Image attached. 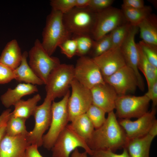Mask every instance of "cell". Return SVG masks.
<instances>
[{"label":"cell","instance_id":"obj_1","mask_svg":"<svg viewBox=\"0 0 157 157\" xmlns=\"http://www.w3.org/2000/svg\"><path fill=\"white\" fill-rule=\"evenodd\" d=\"M129 140L113 111L108 113L104 123L95 129L87 143L92 151L109 150L114 152L126 148Z\"/></svg>","mask_w":157,"mask_h":157},{"label":"cell","instance_id":"obj_2","mask_svg":"<svg viewBox=\"0 0 157 157\" xmlns=\"http://www.w3.org/2000/svg\"><path fill=\"white\" fill-rule=\"evenodd\" d=\"M63 16L60 12L52 9L47 18L42 32L41 44L50 56L63 42L70 38L72 35L64 24Z\"/></svg>","mask_w":157,"mask_h":157},{"label":"cell","instance_id":"obj_3","mask_svg":"<svg viewBox=\"0 0 157 157\" xmlns=\"http://www.w3.org/2000/svg\"><path fill=\"white\" fill-rule=\"evenodd\" d=\"M70 95L69 90L61 100L52 101L51 124L48 132L42 138V145L48 150L51 149L59 135L69 122L67 105Z\"/></svg>","mask_w":157,"mask_h":157},{"label":"cell","instance_id":"obj_4","mask_svg":"<svg viewBox=\"0 0 157 157\" xmlns=\"http://www.w3.org/2000/svg\"><path fill=\"white\" fill-rule=\"evenodd\" d=\"M74 70L73 65L61 63L52 70L45 84L46 96L53 101L64 96L74 78Z\"/></svg>","mask_w":157,"mask_h":157},{"label":"cell","instance_id":"obj_5","mask_svg":"<svg viewBox=\"0 0 157 157\" xmlns=\"http://www.w3.org/2000/svg\"><path fill=\"white\" fill-rule=\"evenodd\" d=\"M28 56L29 66L44 84L51 72L60 64L58 58L48 54L38 39L28 53Z\"/></svg>","mask_w":157,"mask_h":157},{"label":"cell","instance_id":"obj_6","mask_svg":"<svg viewBox=\"0 0 157 157\" xmlns=\"http://www.w3.org/2000/svg\"><path fill=\"white\" fill-rule=\"evenodd\" d=\"M95 16L96 13L87 8H79L75 7L63 14V21L66 28L71 34L91 35Z\"/></svg>","mask_w":157,"mask_h":157},{"label":"cell","instance_id":"obj_7","mask_svg":"<svg viewBox=\"0 0 157 157\" xmlns=\"http://www.w3.org/2000/svg\"><path fill=\"white\" fill-rule=\"evenodd\" d=\"M80 147L91 156L93 151L85 140L79 136L67 124L59 135L51 149L53 157H70L72 152Z\"/></svg>","mask_w":157,"mask_h":157},{"label":"cell","instance_id":"obj_8","mask_svg":"<svg viewBox=\"0 0 157 157\" xmlns=\"http://www.w3.org/2000/svg\"><path fill=\"white\" fill-rule=\"evenodd\" d=\"M150 101L144 94L118 95L115 102L116 115L120 119L138 118L148 111Z\"/></svg>","mask_w":157,"mask_h":157},{"label":"cell","instance_id":"obj_9","mask_svg":"<svg viewBox=\"0 0 157 157\" xmlns=\"http://www.w3.org/2000/svg\"><path fill=\"white\" fill-rule=\"evenodd\" d=\"M126 22L122 9L111 6L96 13L91 35L94 40H97Z\"/></svg>","mask_w":157,"mask_h":157},{"label":"cell","instance_id":"obj_10","mask_svg":"<svg viewBox=\"0 0 157 157\" xmlns=\"http://www.w3.org/2000/svg\"><path fill=\"white\" fill-rule=\"evenodd\" d=\"M53 101L46 96L43 103L37 106L33 113L35 125L33 130L27 135L29 142L38 147L42 145V138L45 131L49 128L51 120V105Z\"/></svg>","mask_w":157,"mask_h":157},{"label":"cell","instance_id":"obj_11","mask_svg":"<svg viewBox=\"0 0 157 157\" xmlns=\"http://www.w3.org/2000/svg\"><path fill=\"white\" fill-rule=\"evenodd\" d=\"M70 87L72 93L67 102L69 121L71 122L77 117L86 113L92 104L90 90L83 85L74 78Z\"/></svg>","mask_w":157,"mask_h":157},{"label":"cell","instance_id":"obj_12","mask_svg":"<svg viewBox=\"0 0 157 157\" xmlns=\"http://www.w3.org/2000/svg\"><path fill=\"white\" fill-rule=\"evenodd\" d=\"M74 78L90 90L95 86L105 83L100 69L92 58L81 57L74 66Z\"/></svg>","mask_w":157,"mask_h":157},{"label":"cell","instance_id":"obj_13","mask_svg":"<svg viewBox=\"0 0 157 157\" xmlns=\"http://www.w3.org/2000/svg\"><path fill=\"white\" fill-rule=\"evenodd\" d=\"M105 82L111 86L118 95L133 92L138 88L136 76L133 70L126 65L112 75L103 77Z\"/></svg>","mask_w":157,"mask_h":157},{"label":"cell","instance_id":"obj_14","mask_svg":"<svg viewBox=\"0 0 157 157\" xmlns=\"http://www.w3.org/2000/svg\"><path fill=\"white\" fill-rule=\"evenodd\" d=\"M139 31L138 26H131L128 35L120 48L126 64L131 68L135 73L138 81V88L142 91L144 90L143 78L138 67V51L135 37Z\"/></svg>","mask_w":157,"mask_h":157},{"label":"cell","instance_id":"obj_15","mask_svg":"<svg viewBox=\"0 0 157 157\" xmlns=\"http://www.w3.org/2000/svg\"><path fill=\"white\" fill-rule=\"evenodd\" d=\"M156 107L134 121L128 119H120L119 123L124 129L129 140L141 137L148 134L156 119Z\"/></svg>","mask_w":157,"mask_h":157},{"label":"cell","instance_id":"obj_16","mask_svg":"<svg viewBox=\"0 0 157 157\" xmlns=\"http://www.w3.org/2000/svg\"><path fill=\"white\" fill-rule=\"evenodd\" d=\"M92 58L103 77L112 75L126 65L120 47L111 48L101 55Z\"/></svg>","mask_w":157,"mask_h":157},{"label":"cell","instance_id":"obj_17","mask_svg":"<svg viewBox=\"0 0 157 157\" xmlns=\"http://www.w3.org/2000/svg\"><path fill=\"white\" fill-rule=\"evenodd\" d=\"M90 90L92 104L106 113L114 111L118 95L111 86L105 83L97 85Z\"/></svg>","mask_w":157,"mask_h":157},{"label":"cell","instance_id":"obj_18","mask_svg":"<svg viewBox=\"0 0 157 157\" xmlns=\"http://www.w3.org/2000/svg\"><path fill=\"white\" fill-rule=\"evenodd\" d=\"M27 134L12 136L5 133L0 143V157H25L26 149L31 145Z\"/></svg>","mask_w":157,"mask_h":157},{"label":"cell","instance_id":"obj_19","mask_svg":"<svg viewBox=\"0 0 157 157\" xmlns=\"http://www.w3.org/2000/svg\"><path fill=\"white\" fill-rule=\"evenodd\" d=\"M37 86L32 84L20 83L14 88H9L6 92L1 97L3 105L8 108L14 105L25 95L37 92Z\"/></svg>","mask_w":157,"mask_h":157},{"label":"cell","instance_id":"obj_20","mask_svg":"<svg viewBox=\"0 0 157 157\" xmlns=\"http://www.w3.org/2000/svg\"><path fill=\"white\" fill-rule=\"evenodd\" d=\"M22 58L20 48L15 39L6 45L0 56V63L13 69L20 65Z\"/></svg>","mask_w":157,"mask_h":157},{"label":"cell","instance_id":"obj_21","mask_svg":"<svg viewBox=\"0 0 157 157\" xmlns=\"http://www.w3.org/2000/svg\"><path fill=\"white\" fill-rule=\"evenodd\" d=\"M28 53L24 51L22 54V58L20 65L15 69L14 72L16 80L19 82H24L26 83L33 85H41L44 84L31 68L27 62Z\"/></svg>","mask_w":157,"mask_h":157},{"label":"cell","instance_id":"obj_22","mask_svg":"<svg viewBox=\"0 0 157 157\" xmlns=\"http://www.w3.org/2000/svg\"><path fill=\"white\" fill-rule=\"evenodd\" d=\"M154 138L148 134L129 139L125 148L130 157H149L151 146Z\"/></svg>","mask_w":157,"mask_h":157},{"label":"cell","instance_id":"obj_23","mask_svg":"<svg viewBox=\"0 0 157 157\" xmlns=\"http://www.w3.org/2000/svg\"><path fill=\"white\" fill-rule=\"evenodd\" d=\"M140 37L147 43L157 45V17L151 13L138 25Z\"/></svg>","mask_w":157,"mask_h":157},{"label":"cell","instance_id":"obj_24","mask_svg":"<svg viewBox=\"0 0 157 157\" xmlns=\"http://www.w3.org/2000/svg\"><path fill=\"white\" fill-rule=\"evenodd\" d=\"M136 44L138 51V68L145 76L148 88L157 81V68L148 60L139 43Z\"/></svg>","mask_w":157,"mask_h":157},{"label":"cell","instance_id":"obj_25","mask_svg":"<svg viewBox=\"0 0 157 157\" xmlns=\"http://www.w3.org/2000/svg\"><path fill=\"white\" fill-rule=\"evenodd\" d=\"M41 99L40 95L38 94L27 100H20L14 105V109L11 115L26 119L33 115L37 104Z\"/></svg>","mask_w":157,"mask_h":157},{"label":"cell","instance_id":"obj_26","mask_svg":"<svg viewBox=\"0 0 157 157\" xmlns=\"http://www.w3.org/2000/svg\"><path fill=\"white\" fill-rule=\"evenodd\" d=\"M69 124L72 129L86 142L91 138L95 129L86 113L74 119Z\"/></svg>","mask_w":157,"mask_h":157},{"label":"cell","instance_id":"obj_27","mask_svg":"<svg viewBox=\"0 0 157 157\" xmlns=\"http://www.w3.org/2000/svg\"><path fill=\"white\" fill-rule=\"evenodd\" d=\"M121 9L126 21L131 25L136 26L151 14L152 11L151 6H149L138 8H122Z\"/></svg>","mask_w":157,"mask_h":157},{"label":"cell","instance_id":"obj_28","mask_svg":"<svg viewBox=\"0 0 157 157\" xmlns=\"http://www.w3.org/2000/svg\"><path fill=\"white\" fill-rule=\"evenodd\" d=\"M26 120L24 118L14 117L11 113L7 122L6 134L12 136L27 135L28 132L25 126Z\"/></svg>","mask_w":157,"mask_h":157},{"label":"cell","instance_id":"obj_29","mask_svg":"<svg viewBox=\"0 0 157 157\" xmlns=\"http://www.w3.org/2000/svg\"><path fill=\"white\" fill-rule=\"evenodd\" d=\"M127 22L119 25L110 33L111 40V48L120 47L131 26Z\"/></svg>","mask_w":157,"mask_h":157},{"label":"cell","instance_id":"obj_30","mask_svg":"<svg viewBox=\"0 0 157 157\" xmlns=\"http://www.w3.org/2000/svg\"><path fill=\"white\" fill-rule=\"evenodd\" d=\"M106 113L102 109L92 104L85 113L95 129L101 126L105 122Z\"/></svg>","mask_w":157,"mask_h":157},{"label":"cell","instance_id":"obj_31","mask_svg":"<svg viewBox=\"0 0 157 157\" xmlns=\"http://www.w3.org/2000/svg\"><path fill=\"white\" fill-rule=\"evenodd\" d=\"M74 38L77 45L76 55L81 57L85 56L91 49L94 40L89 35H75Z\"/></svg>","mask_w":157,"mask_h":157},{"label":"cell","instance_id":"obj_32","mask_svg":"<svg viewBox=\"0 0 157 157\" xmlns=\"http://www.w3.org/2000/svg\"><path fill=\"white\" fill-rule=\"evenodd\" d=\"M111 47V40L110 33L97 40H94L91 50L93 58L104 53Z\"/></svg>","mask_w":157,"mask_h":157},{"label":"cell","instance_id":"obj_33","mask_svg":"<svg viewBox=\"0 0 157 157\" xmlns=\"http://www.w3.org/2000/svg\"><path fill=\"white\" fill-rule=\"evenodd\" d=\"M138 43L149 62L157 68V45L147 43L142 40Z\"/></svg>","mask_w":157,"mask_h":157},{"label":"cell","instance_id":"obj_34","mask_svg":"<svg viewBox=\"0 0 157 157\" xmlns=\"http://www.w3.org/2000/svg\"><path fill=\"white\" fill-rule=\"evenodd\" d=\"M75 1L76 0H52L50 5L52 9L64 14L75 7Z\"/></svg>","mask_w":157,"mask_h":157},{"label":"cell","instance_id":"obj_35","mask_svg":"<svg viewBox=\"0 0 157 157\" xmlns=\"http://www.w3.org/2000/svg\"><path fill=\"white\" fill-rule=\"evenodd\" d=\"M61 53L69 58L76 55L77 45L74 38H69L65 40L58 47Z\"/></svg>","mask_w":157,"mask_h":157},{"label":"cell","instance_id":"obj_36","mask_svg":"<svg viewBox=\"0 0 157 157\" xmlns=\"http://www.w3.org/2000/svg\"><path fill=\"white\" fill-rule=\"evenodd\" d=\"M114 2L113 0H90L87 8L97 13L112 6Z\"/></svg>","mask_w":157,"mask_h":157},{"label":"cell","instance_id":"obj_37","mask_svg":"<svg viewBox=\"0 0 157 157\" xmlns=\"http://www.w3.org/2000/svg\"><path fill=\"white\" fill-rule=\"evenodd\" d=\"M15 78L14 70L0 63V84L8 83Z\"/></svg>","mask_w":157,"mask_h":157},{"label":"cell","instance_id":"obj_38","mask_svg":"<svg viewBox=\"0 0 157 157\" xmlns=\"http://www.w3.org/2000/svg\"><path fill=\"white\" fill-rule=\"evenodd\" d=\"M122 153L117 154L109 150L93 151L92 156L93 157H130L127 149L124 148Z\"/></svg>","mask_w":157,"mask_h":157},{"label":"cell","instance_id":"obj_39","mask_svg":"<svg viewBox=\"0 0 157 157\" xmlns=\"http://www.w3.org/2000/svg\"><path fill=\"white\" fill-rule=\"evenodd\" d=\"M144 95L152 101V107H156L157 105V81L148 88V90Z\"/></svg>","mask_w":157,"mask_h":157},{"label":"cell","instance_id":"obj_40","mask_svg":"<svg viewBox=\"0 0 157 157\" xmlns=\"http://www.w3.org/2000/svg\"><path fill=\"white\" fill-rule=\"evenodd\" d=\"M143 0H124L122 5V8H138L144 6Z\"/></svg>","mask_w":157,"mask_h":157},{"label":"cell","instance_id":"obj_41","mask_svg":"<svg viewBox=\"0 0 157 157\" xmlns=\"http://www.w3.org/2000/svg\"><path fill=\"white\" fill-rule=\"evenodd\" d=\"M38 148L35 145L29 146L26 151L25 157H43L39 151Z\"/></svg>","mask_w":157,"mask_h":157},{"label":"cell","instance_id":"obj_42","mask_svg":"<svg viewBox=\"0 0 157 157\" xmlns=\"http://www.w3.org/2000/svg\"><path fill=\"white\" fill-rule=\"evenodd\" d=\"M90 0H76L75 7L79 8H87Z\"/></svg>","mask_w":157,"mask_h":157},{"label":"cell","instance_id":"obj_43","mask_svg":"<svg viewBox=\"0 0 157 157\" xmlns=\"http://www.w3.org/2000/svg\"><path fill=\"white\" fill-rule=\"evenodd\" d=\"M148 134L154 138L157 135V120L156 119L152 124Z\"/></svg>","mask_w":157,"mask_h":157},{"label":"cell","instance_id":"obj_44","mask_svg":"<svg viewBox=\"0 0 157 157\" xmlns=\"http://www.w3.org/2000/svg\"><path fill=\"white\" fill-rule=\"evenodd\" d=\"M9 117L0 124V143L2 139L6 133L7 123Z\"/></svg>","mask_w":157,"mask_h":157},{"label":"cell","instance_id":"obj_45","mask_svg":"<svg viewBox=\"0 0 157 157\" xmlns=\"http://www.w3.org/2000/svg\"><path fill=\"white\" fill-rule=\"evenodd\" d=\"M11 113V110L10 109H8L3 111L0 115V124L9 117Z\"/></svg>","mask_w":157,"mask_h":157},{"label":"cell","instance_id":"obj_46","mask_svg":"<svg viewBox=\"0 0 157 157\" xmlns=\"http://www.w3.org/2000/svg\"><path fill=\"white\" fill-rule=\"evenodd\" d=\"M88 154L85 151L80 152L78 148H76L72 152L70 157H88Z\"/></svg>","mask_w":157,"mask_h":157},{"label":"cell","instance_id":"obj_47","mask_svg":"<svg viewBox=\"0 0 157 157\" xmlns=\"http://www.w3.org/2000/svg\"><path fill=\"white\" fill-rule=\"evenodd\" d=\"M91 157H93V156H91Z\"/></svg>","mask_w":157,"mask_h":157}]
</instances>
